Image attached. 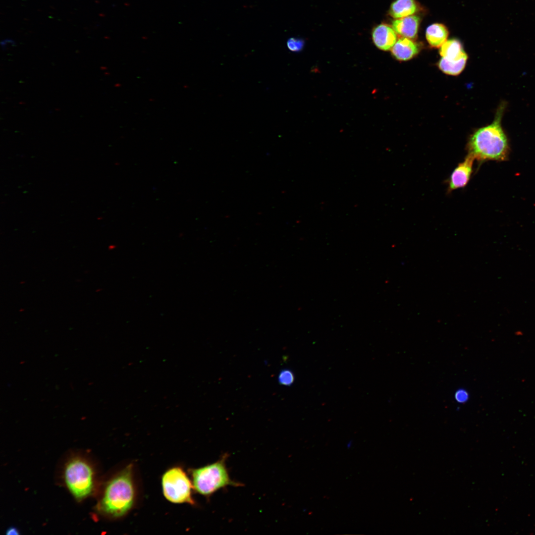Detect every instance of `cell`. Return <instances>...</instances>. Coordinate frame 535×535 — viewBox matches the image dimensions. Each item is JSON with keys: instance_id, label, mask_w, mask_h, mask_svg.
<instances>
[{"instance_id": "cell-16", "label": "cell", "mask_w": 535, "mask_h": 535, "mask_svg": "<svg viewBox=\"0 0 535 535\" xmlns=\"http://www.w3.org/2000/svg\"><path fill=\"white\" fill-rule=\"evenodd\" d=\"M468 395L467 392L464 391L463 390H459L457 391L455 394L456 400L459 402H464L467 400Z\"/></svg>"}, {"instance_id": "cell-18", "label": "cell", "mask_w": 535, "mask_h": 535, "mask_svg": "<svg viewBox=\"0 0 535 535\" xmlns=\"http://www.w3.org/2000/svg\"><path fill=\"white\" fill-rule=\"evenodd\" d=\"M351 445H352V441H349V442L348 443V444H347V447H348V448H350Z\"/></svg>"}, {"instance_id": "cell-6", "label": "cell", "mask_w": 535, "mask_h": 535, "mask_svg": "<svg viewBox=\"0 0 535 535\" xmlns=\"http://www.w3.org/2000/svg\"><path fill=\"white\" fill-rule=\"evenodd\" d=\"M474 160L473 157L468 155L464 160L454 169L449 181V191L464 187L467 184L473 171Z\"/></svg>"}, {"instance_id": "cell-11", "label": "cell", "mask_w": 535, "mask_h": 535, "mask_svg": "<svg viewBox=\"0 0 535 535\" xmlns=\"http://www.w3.org/2000/svg\"><path fill=\"white\" fill-rule=\"evenodd\" d=\"M417 9L415 0H396L391 4L389 12L391 17L399 19L414 14Z\"/></svg>"}, {"instance_id": "cell-5", "label": "cell", "mask_w": 535, "mask_h": 535, "mask_svg": "<svg viewBox=\"0 0 535 535\" xmlns=\"http://www.w3.org/2000/svg\"><path fill=\"white\" fill-rule=\"evenodd\" d=\"M161 485L163 495L169 501L195 504L192 481L181 468L174 467L167 470L162 476Z\"/></svg>"}, {"instance_id": "cell-7", "label": "cell", "mask_w": 535, "mask_h": 535, "mask_svg": "<svg viewBox=\"0 0 535 535\" xmlns=\"http://www.w3.org/2000/svg\"><path fill=\"white\" fill-rule=\"evenodd\" d=\"M373 40L375 45L383 51L392 49L397 41V35L393 28L381 24L376 26L373 31Z\"/></svg>"}, {"instance_id": "cell-8", "label": "cell", "mask_w": 535, "mask_h": 535, "mask_svg": "<svg viewBox=\"0 0 535 535\" xmlns=\"http://www.w3.org/2000/svg\"><path fill=\"white\" fill-rule=\"evenodd\" d=\"M420 17L412 15L392 22V28L396 33L402 37L415 39L417 36L420 24Z\"/></svg>"}, {"instance_id": "cell-9", "label": "cell", "mask_w": 535, "mask_h": 535, "mask_svg": "<svg viewBox=\"0 0 535 535\" xmlns=\"http://www.w3.org/2000/svg\"><path fill=\"white\" fill-rule=\"evenodd\" d=\"M419 51V47L415 42L405 37L399 38L391 49L393 55L400 60L410 59Z\"/></svg>"}, {"instance_id": "cell-2", "label": "cell", "mask_w": 535, "mask_h": 535, "mask_svg": "<svg viewBox=\"0 0 535 535\" xmlns=\"http://www.w3.org/2000/svg\"><path fill=\"white\" fill-rule=\"evenodd\" d=\"M136 492L133 467L126 466L108 481L99 503V510L113 518L122 517L133 507Z\"/></svg>"}, {"instance_id": "cell-3", "label": "cell", "mask_w": 535, "mask_h": 535, "mask_svg": "<svg viewBox=\"0 0 535 535\" xmlns=\"http://www.w3.org/2000/svg\"><path fill=\"white\" fill-rule=\"evenodd\" d=\"M226 457L224 455L214 463L191 470L193 488L198 493L210 496L227 486H241V483L230 478L225 463Z\"/></svg>"}, {"instance_id": "cell-15", "label": "cell", "mask_w": 535, "mask_h": 535, "mask_svg": "<svg viewBox=\"0 0 535 535\" xmlns=\"http://www.w3.org/2000/svg\"><path fill=\"white\" fill-rule=\"evenodd\" d=\"M304 46V41L300 39L291 38L287 42V46L289 50L292 52H300Z\"/></svg>"}, {"instance_id": "cell-12", "label": "cell", "mask_w": 535, "mask_h": 535, "mask_svg": "<svg viewBox=\"0 0 535 535\" xmlns=\"http://www.w3.org/2000/svg\"><path fill=\"white\" fill-rule=\"evenodd\" d=\"M448 35L447 28L440 23H434L429 25L426 30V39L429 44L433 47H440L446 41Z\"/></svg>"}, {"instance_id": "cell-17", "label": "cell", "mask_w": 535, "mask_h": 535, "mask_svg": "<svg viewBox=\"0 0 535 535\" xmlns=\"http://www.w3.org/2000/svg\"><path fill=\"white\" fill-rule=\"evenodd\" d=\"M6 535H19V533L17 529L15 527H11L9 528L6 533Z\"/></svg>"}, {"instance_id": "cell-14", "label": "cell", "mask_w": 535, "mask_h": 535, "mask_svg": "<svg viewBox=\"0 0 535 535\" xmlns=\"http://www.w3.org/2000/svg\"><path fill=\"white\" fill-rule=\"evenodd\" d=\"M278 380L281 384L289 386L293 384L294 381V375L290 370L284 369L279 373Z\"/></svg>"}, {"instance_id": "cell-13", "label": "cell", "mask_w": 535, "mask_h": 535, "mask_svg": "<svg viewBox=\"0 0 535 535\" xmlns=\"http://www.w3.org/2000/svg\"><path fill=\"white\" fill-rule=\"evenodd\" d=\"M467 57V56L456 61H449L442 57L439 62V67L447 74L458 75L464 68Z\"/></svg>"}, {"instance_id": "cell-10", "label": "cell", "mask_w": 535, "mask_h": 535, "mask_svg": "<svg viewBox=\"0 0 535 535\" xmlns=\"http://www.w3.org/2000/svg\"><path fill=\"white\" fill-rule=\"evenodd\" d=\"M439 53L442 58L449 61H456L467 56L461 43L457 40L446 41L441 46Z\"/></svg>"}, {"instance_id": "cell-1", "label": "cell", "mask_w": 535, "mask_h": 535, "mask_svg": "<svg viewBox=\"0 0 535 535\" xmlns=\"http://www.w3.org/2000/svg\"><path fill=\"white\" fill-rule=\"evenodd\" d=\"M506 103L498 107L491 123L477 130L468 144V155L478 160H504L507 157L509 145L501 120Z\"/></svg>"}, {"instance_id": "cell-4", "label": "cell", "mask_w": 535, "mask_h": 535, "mask_svg": "<svg viewBox=\"0 0 535 535\" xmlns=\"http://www.w3.org/2000/svg\"><path fill=\"white\" fill-rule=\"evenodd\" d=\"M64 477L70 492L76 499L88 496L93 488V471L85 460L76 457L66 464Z\"/></svg>"}]
</instances>
